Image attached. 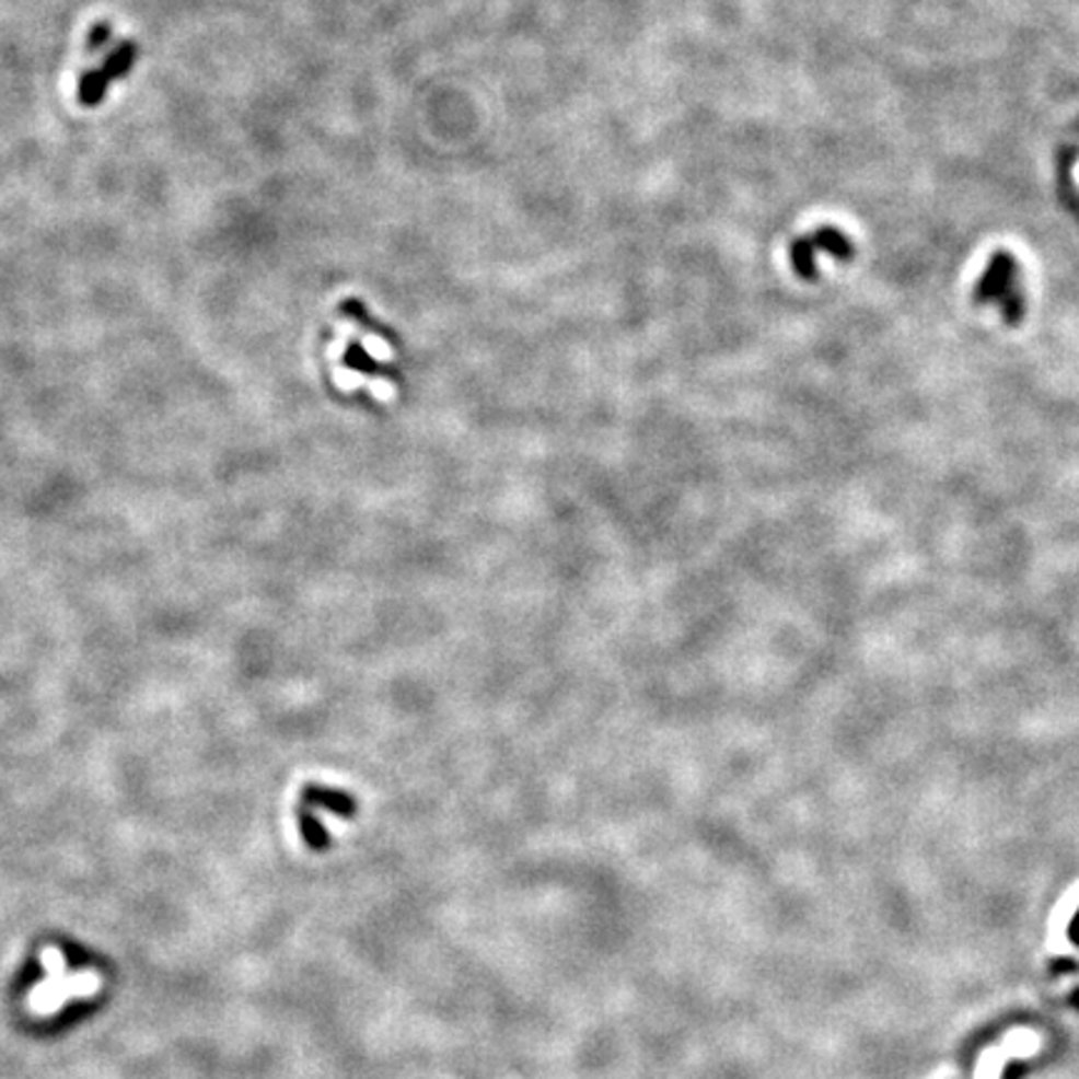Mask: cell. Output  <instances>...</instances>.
Masks as SVG:
<instances>
[{"mask_svg":"<svg viewBox=\"0 0 1079 1079\" xmlns=\"http://www.w3.org/2000/svg\"><path fill=\"white\" fill-rule=\"evenodd\" d=\"M975 295L979 303L995 300V303L1002 305L1005 317L1010 325L1020 323L1024 305H1022V293L1017 290V265L1012 260V255L1007 253L995 255L985 272V278L979 280Z\"/></svg>","mask_w":1079,"mask_h":1079,"instance_id":"1","label":"cell"},{"mask_svg":"<svg viewBox=\"0 0 1079 1079\" xmlns=\"http://www.w3.org/2000/svg\"><path fill=\"white\" fill-rule=\"evenodd\" d=\"M136 56H138L136 43L130 40L120 43V46L103 60L101 68L88 70V73L81 78V83H78V103L88 105V108L98 105L115 78H123L132 68Z\"/></svg>","mask_w":1079,"mask_h":1079,"instance_id":"2","label":"cell"},{"mask_svg":"<svg viewBox=\"0 0 1079 1079\" xmlns=\"http://www.w3.org/2000/svg\"><path fill=\"white\" fill-rule=\"evenodd\" d=\"M815 251H827L837 255V258H852V245L847 243V237L843 233H837L835 228H822L815 235L800 237V241L792 243V265L798 270V276L804 280H815Z\"/></svg>","mask_w":1079,"mask_h":1079,"instance_id":"3","label":"cell"},{"mask_svg":"<svg viewBox=\"0 0 1079 1079\" xmlns=\"http://www.w3.org/2000/svg\"><path fill=\"white\" fill-rule=\"evenodd\" d=\"M303 804H315V808H325L335 812L340 817H356L358 802L352 794L333 790V787H321V785H308L303 790Z\"/></svg>","mask_w":1079,"mask_h":1079,"instance_id":"4","label":"cell"},{"mask_svg":"<svg viewBox=\"0 0 1079 1079\" xmlns=\"http://www.w3.org/2000/svg\"><path fill=\"white\" fill-rule=\"evenodd\" d=\"M340 313L345 317H350L352 323H358L360 327H366V330L380 335V338H383L387 345H393V348H401V340H397V335H395L393 327H387L383 323H378L375 317H370L368 311H366V305H362L358 298L345 300V303L340 305Z\"/></svg>","mask_w":1079,"mask_h":1079,"instance_id":"5","label":"cell"},{"mask_svg":"<svg viewBox=\"0 0 1079 1079\" xmlns=\"http://www.w3.org/2000/svg\"><path fill=\"white\" fill-rule=\"evenodd\" d=\"M343 366L350 368V370H358V373H366V375H385L391 380H397V370L387 368V366H380V362L370 356V352L362 348L360 343H350L348 348H345Z\"/></svg>","mask_w":1079,"mask_h":1079,"instance_id":"6","label":"cell"},{"mask_svg":"<svg viewBox=\"0 0 1079 1079\" xmlns=\"http://www.w3.org/2000/svg\"><path fill=\"white\" fill-rule=\"evenodd\" d=\"M298 827H300V833H303L305 845L311 847V850L321 852V850H327V847H330V835H327L323 822L317 820L313 812L298 810Z\"/></svg>","mask_w":1079,"mask_h":1079,"instance_id":"7","label":"cell"},{"mask_svg":"<svg viewBox=\"0 0 1079 1079\" xmlns=\"http://www.w3.org/2000/svg\"><path fill=\"white\" fill-rule=\"evenodd\" d=\"M108 40H111V25L108 23H95L91 35H88L85 50L88 53H98Z\"/></svg>","mask_w":1079,"mask_h":1079,"instance_id":"8","label":"cell"},{"mask_svg":"<svg viewBox=\"0 0 1079 1079\" xmlns=\"http://www.w3.org/2000/svg\"><path fill=\"white\" fill-rule=\"evenodd\" d=\"M21 979H25V982H23V987L35 985V982L43 979V967H40L38 962H35V960H33V962H28V970H25V975H23Z\"/></svg>","mask_w":1079,"mask_h":1079,"instance_id":"9","label":"cell"},{"mask_svg":"<svg viewBox=\"0 0 1079 1079\" xmlns=\"http://www.w3.org/2000/svg\"><path fill=\"white\" fill-rule=\"evenodd\" d=\"M1069 940H1072L1077 948H1079V909H1077V915L1072 919V925H1069Z\"/></svg>","mask_w":1079,"mask_h":1079,"instance_id":"10","label":"cell"}]
</instances>
